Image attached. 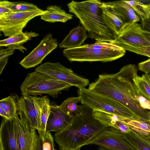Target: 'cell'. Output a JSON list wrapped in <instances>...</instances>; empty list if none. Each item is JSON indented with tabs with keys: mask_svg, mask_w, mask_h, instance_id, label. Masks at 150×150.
I'll use <instances>...</instances> for the list:
<instances>
[{
	"mask_svg": "<svg viewBox=\"0 0 150 150\" xmlns=\"http://www.w3.org/2000/svg\"><path fill=\"white\" fill-rule=\"evenodd\" d=\"M137 75L135 64H128L114 74H102L88 89L109 97L128 108L139 118L150 120L149 111L142 108L137 99L142 95L134 80Z\"/></svg>",
	"mask_w": 150,
	"mask_h": 150,
	"instance_id": "obj_1",
	"label": "cell"
},
{
	"mask_svg": "<svg viewBox=\"0 0 150 150\" xmlns=\"http://www.w3.org/2000/svg\"><path fill=\"white\" fill-rule=\"evenodd\" d=\"M79 107V112L74 116L69 124L54 134V140L61 150H80L108 127L93 117L92 109L82 104Z\"/></svg>",
	"mask_w": 150,
	"mask_h": 150,
	"instance_id": "obj_2",
	"label": "cell"
},
{
	"mask_svg": "<svg viewBox=\"0 0 150 150\" xmlns=\"http://www.w3.org/2000/svg\"><path fill=\"white\" fill-rule=\"evenodd\" d=\"M102 3L97 0L80 2L72 1L67 6L69 12L79 19L88 32V37L96 42H110L115 38L103 20L101 7Z\"/></svg>",
	"mask_w": 150,
	"mask_h": 150,
	"instance_id": "obj_3",
	"label": "cell"
},
{
	"mask_svg": "<svg viewBox=\"0 0 150 150\" xmlns=\"http://www.w3.org/2000/svg\"><path fill=\"white\" fill-rule=\"evenodd\" d=\"M112 45L108 42H96L94 43L84 44L71 49H65L63 55L69 61L111 62L125 54L126 50L118 47L110 49Z\"/></svg>",
	"mask_w": 150,
	"mask_h": 150,
	"instance_id": "obj_4",
	"label": "cell"
},
{
	"mask_svg": "<svg viewBox=\"0 0 150 150\" xmlns=\"http://www.w3.org/2000/svg\"><path fill=\"white\" fill-rule=\"evenodd\" d=\"M71 86L67 83L35 71L27 74L20 89L22 95L37 96L47 94L54 98L62 91L68 90Z\"/></svg>",
	"mask_w": 150,
	"mask_h": 150,
	"instance_id": "obj_5",
	"label": "cell"
},
{
	"mask_svg": "<svg viewBox=\"0 0 150 150\" xmlns=\"http://www.w3.org/2000/svg\"><path fill=\"white\" fill-rule=\"evenodd\" d=\"M77 93L81 104L93 110L112 113L129 119L141 118L125 105L109 97L86 88H79Z\"/></svg>",
	"mask_w": 150,
	"mask_h": 150,
	"instance_id": "obj_6",
	"label": "cell"
},
{
	"mask_svg": "<svg viewBox=\"0 0 150 150\" xmlns=\"http://www.w3.org/2000/svg\"><path fill=\"white\" fill-rule=\"evenodd\" d=\"M35 71L79 88H85L89 84L88 79L78 75L71 69L66 67L58 62L44 63L36 68Z\"/></svg>",
	"mask_w": 150,
	"mask_h": 150,
	"instance_id": "obj_7",
	"label": "cell"
},
{
	"mask_svg": "<svg viewBox=\"0 0 150 150\" xmlns=\"http://www.w3.org/2000/svg\"><path fill=\"white\" fill-rule=\"evenodd\" d=\"M47 12V10L39 8L31 11L13 12L0 16V30L4 36L8 37L22 33L23 29L30 20Z\"/></svg>",
	"mask_w": 150,
	"mask_h": 150,
	"instance_id": "obj_8",
	"label": "cell"
},
{
	"mask_svg": "<svg viewBox=\"0 0 150 150\" xmlns=\"http://www.w3.org/2000/svg\"><path fill=\"white\" fill-rule=\"evenodd\" d=\"M18 114L20 120L28 123L39 132L40 129L41 109L44 96L22 95L16 96Z\"/></svg>",
	"mask_w": 150,
	"mask_h": 150,
	"instance_id": "obj_9",
	"label": "cell"
},
{
	"mask_svg": "<svg viewBox=\"0 0 150 150\" xmlns=\"http://www.w3.org/2000/svg\"><path fill=\"white\" fill-rule=\"evenodd\" d=\"M95 144L110 150H137L128 142L125 134L107 127L86 144Z\"/></svg>",
	"mask_w": 150,
	"mask_h": 150,
	"instance_id": "obj_10",
	"label": "cell"
},
{
	"mask_svg": "<svg viewBox=\"0 0 150 150\" xmlns=\"http://www.w3.org/2000/svg\"><path fill=\"white\" fill-rule=\"evenodd\" d=\"M58 46L57 39L53 38L51 33H48L38 45L19 64L26 69L34 67L40 64L45 57Z\"/></svg>",
	"mask_w": 150,
	"mask_h": 150,
	"instance_id": "obj_11",
	"label": "cell"
},
{
	"mask_svg": "<svg viewBox=\"0 0 150 150\" xmlns=\"http://www.w3.org/2000/svg\"><path fill=\"white\" fill-rule=\"evenodd\" d=\"M142 26L137 23L130 24L122 30L119 35L110 43L117 46L126 44L137 47L150 45V41L144 35Z\"/></svg>",
	"mask_w": 150,
	"mask_h": 150,
	"instance_id": "obj_12",
	"label": "cell"
},
{
	"mask_svg": "<svg viewBox=\"0 0 150 150\" xmlns=\"http://www.w3.org/2000/svg\"><path fill=\"white\" fill-rule=\"evenodd\" d=\"M17 116L3 118L0 129V150H20L18 142Z\"/></svg>",
	"mask_w": 150,
	"mask_h": 150,
	"instance_id": "obj_13",
	"label": "cell"
},
{
	"mask_svg": "<svg viewBox=\"0 0 150 150\" xmlns=\"http://www.w3.org/2000/svg\"><path fill=\"white\" fill-rule=\"evenodd\" d=\"M73 117L64 112L59 106L50 105L46 124V132H53L55 133L61 131L69 124Z\"/></svg>",
	"mask_w": 150,
	"mask_h": 150,
	"instance_id": "obj_14",
	"label": "cell"
},
{
	"mask_svg": "<svg viewBox=\"0 0 150 150\" xmlns=\"http://www.w3.org/2000/svg\"><path fill=\"white\" fill-rule=\"evenodd\" d=\"M101 7L104 22L115 39L125 26L124 21L112 5L103 2Z\"/></svg>",
	"mask_w": 150,
	"mask_h": 150,
	"instance_id": "obj_15",
	"label": "cell"
},
{
	"mask_svg": "<svg viewBox=\"0 0 150 150\" xmlns=\"http://www.w3.org/2000/svg\"><path fill=\"white\" fill-rule=\"evenodd\" d=\"M93 117L101 123L112 127L122 133L127 134L131 130L124 122L125 117L117 115L106 112L93 110Z\"/></svg>",
	"mask_w": 150,
	"mask_h": 150,
	"instance_id": "obj_16",
	"label": "cell"
},
{
	"mask_svg": "<svg viewBox=\"0 0 150 150\" xmlns=\"http://www.w3.org/2000/svg\"><path fill=\"white\" fill-rule=\"evenodd\" d=\"M18 142L20 150H30L36 129L29 124L17 119Z\"/></svg>",
	"mask_w": 150,
	"mask_h": 150,
	"instance_id": "obj_17",
	"label": "cell"
},
{
	"mask_svg": "<svg viewBox=\"0 0 150 150\" xmlns=\"http://www.w3.org/2000/svg\"><path fill=\"white\" fill-rule=\"evenodd\" d=\"M87 32L82 25L73 28L59 44V47L71 49L81 46L87 38Z\"/></svg>",
	"mask_w": 150,
	"mask_h": 150,
	"instance_id": "obj_18",
	"label": "cell"
},
{
	"mask_svg": "<svg viewBox=\"0 0 150 150\" xmlns=\"http://www.w3.org/2000/svg\"><path fill=\"white\" fill-rule=\"evenodd\" d=\"M112 5L114 9L122 19L125 26L134 23H137L140 18L134 12L131 6L125 0L107 2Z\"/></svg>",
	"mask_w": 150,
	"mask_h": 150,
	"instance_id": "obj_19",
	"label": "cell"
},
{
	"mask_svg": "<svg viewBox=\"0 0 150 150\" xmlns=\"http://www.w3.org/2000/svg\"><path fill=\"white\" fill-rule=\"evenodd\" d=\"M46 13L41 15V19L50 23L61 22L65 23L72 19L73 15L67 13L65 11L57 6L50 5L46 8Z\"/></svg>",
	"mask_w": 150,
	"mask_h": 150,
	"instance_id": "obj_20",
	"label": "cell"
},
{
	"mask_svg": "<svg viewBox=\"0 0 150 150\" xmlns=\"http://www.w3.org/2000/svg\"><path fill=\"white\" fill-rule=\"evenodd\" d=\"M125 134L128 142L137 150H150V140L146 137L132 129Z\"/></svg>",
	"mask_w": 150,
	"mask_h": 150,
	"instance_id": "obj_21",
	"label": "cell"
},
{
	"mask_svg": "<svg viewBox=\"0 0 150 150\" xmlns=\"http://www.w3.org/2000/svg\"><path fill=\"white\" fill-rule=\"evenodd\" d=\"M124 122L132 130L146 137L150 135V120L142 118L131 119L125 118Z\"/></svg>",
	"mask_w": 150,
	"mask_h": 150,
	"instance_id": "obj_22",
	"label": "cell"
},
{
	"mask_svg": "<svg viewBox=\"0 0 150 150\" xmlns=\"http://www.w3.org/2000/svg\"><path fill=\"white\" fill-rule=\"evenodd\" d=\"M39 35V34L32 31L23 32L1 40L0 46L7 47L11 45H23L28 41L30 40L32 38L37 37Z\"/></svg>",
	"mask_w": 150,
	"mask_h": 150,
	"instance_id": "obj_23",
	"label": "cell"
},
{
	"mask_svg": "<svg viewBox=\"0 0 150 150\" xmlns=\"http://www.w3.org/2000/svg\"><path fill=\"white\" fill-rule=\"evenodd\" d=\"M50 100L47 96H44L41 109V125L38 134L40 139L44 142L46 133V126L50 114Z\"/></svg>",
	"mask_w": 150,
	"mask_h": 150,
	"instance_id": "obj_24",
	"label": "cell"
},
{
	"mask_svg": "<svg viewBox=\"0 0 150 150\" xmlns=\"http://www.w3.org/2000/svg\"><path fill=\"white\" fill-rule=\"evenodd\" d=\"M0 4L10 9L13 12L31 11L39 9L35 5L24 1L13 2L7 0H0Z\"/></svg>",
	"mask_w": 150,
	"mask_h": 150,
	"instance_id": "obj_25",
	"label": "cell"
},
{
	"mask_svg": "<svg viewBox=\"0 0 150 150\" xmlns=\"http://www.w3.org/2000/svg\"><path fill=\"white\" fill-rule=\"evenodd\" d=\"M134 80L142 95L150 101V75L147 73L141 76L137 75Z\"/></svg>",
	"mask_w": 150,
	"mask_h": 150,
	"instance_id": "obj_26",
	"label": "cell"
},
{
	"mask_svg": "<svg viewBox=\"0 0 150 150\" xmlns=\"http://www.w3.org/2000/svg\"><path fill=\"white\" fill-rule=\"evenodd\" d=\"M16 96H11L1 99L0 108L9 115L11 118L18 116Z\"/></svg>",
	"mask_w": 150,
	"mask_h": 150,
	"instance_id": "obj_27",
	"label": "cell"
},
{
	"mask_svg": "<svg viewBox=\"0 0 150 150\" xmlns=\"http://www.w3.org/2000/svg\"><path fill=\"white\" fill-rule=\"evenodd\" d=\"M80 102L79 96L70 97L64 101L59 107L67 114L74 116L80 111L79 106L78 105L77 103Z\"/></svg>",
	"mask_w": 150,
	"mask_h": 150,
	"instance_id": "obj_28",
	"label": "cell"
},
{
	"mask_svg": "<svg viewBox=\"0 0 150 150\" xmlns=\"http://www.w3.org/2000/svg\"><path fill=\"white\" fill-rule=\"evenodd\" d=\"M125 1L131 6L141 20L149 18V9L147 4H144L138 1Z\"/></svg>",
	"mask_w": 150,
	"mask_h": 150,
	"instance_id": "obj_29",
	"label": "cell"
},
{
	"mask_svg": "<svg viewBox=\"0 0 150 150\" xmlns=\"http://www.w3.org/2000/svg\"><path fill=\"white\" fill-rule=\"evenodd\" d=\"M117 46L125 50L135 53L137 54L148 57L150 58V45L145 47H137L130 45L121 44Z\"/></svg>",
	"mask_w": 150,
	"mask_h": 150,
	"instance_id": "obj_30",
	"label": "cell"
},
{
	"mask_svg": "<svg viewBox=\"0 0 150 150\" xmlns=\"http://www.w3.org/2000/svg\"><path fill=\"white\" fill-rule=\"evenodd\" d=\"M54 138L50 132H47L43 143L44 150H57L54 148Z\"/></svg>",
	"mask_w": 150,
	"mask_h": 150,
	"instance_id": "obj_31",
	"label": "cell"
},
{
	"mask_svg": "<svg viewBox=\"0 0 150 150\" xmlns=\"http://www.w3.org/2000/svg\"><path fill=\"white\" fill-rule=\"evenodd\" d=\"M30 150H44L43 142L36 132L33 140Z\"/></svg>",
	"mask_w": 150,
	"mask_h": 150,
	"instance_id": "obj_32",
	"label": "cell"
},
{
	"mask_svg": "<svg viewBox=\"0 0 150 150\" xmlns=\"http://www.w3.org/2000/svg\"><path fill=\"white\" fill-rule=\"evenodd\" d=\"M137 99L139 103L140 106L143 109L150 110V101L142 96H137Z\"/></svg>",
	"mask_w": 150,
	"mask_h": 150,
	"instance_id": "obj_33",
	"label": "cell"
},
{
	"mask_svg": "<svg viewBox=\"0 0 150 150\" xmlns=\"http://www.w3.org/2000/svg\"><path fill=\"white\" fill-rule=\"evenodd\" d=\"M139 70L145 73L150 72V58L144 61L139 63L138 64Z\"/></svg>",
	"mask_w": 150,
	"mask_h": 150,
	"instance_id": "obj_34",
	"label": "cell"
},
{
	"mask_svg": "<svg viewBox=\"0 0 150 150\" xmlns=\"http://www.w3.org/2000/svg\"><path fill=\"white\" fill-rule=\"evenodd\" d=\"M15 50H9L6 49H1L0 50V59L8 57L13 54Z\"/></svg>",
	"mask_w": 150,
	"mask_h": 150,
	"instance_id": "obj_35",
	"label": "cell"
},
{
	"mask_svg": "<svg viewBox=\"0 0 150 150\" xmlns=\"http://www.w3.org/2000/svg\"><path fill=\"white\" fill-rule=\"evenodd\" d=\"M141 21L142 30L150 33V18Z\"/></svg>",
	"mask_w": 150,
	"mask_h": 150,
	"instance_id": "obj_36",
	"label": "cell"
},
{
	"mask_svg": "<svg viewBox=\"0 0 150 150\" xmlns=\"http://www.w3.org/2000/svg\"><path fill=\"white\" fill-rule=\"evenodd\" d=\"M13 12L10 9L0 4V16H5Z\"/></svg>",
	"mask_w": 150,
	"mask_h": 150,
	"instance_id": "obj_37",
	"label": "cell"
},
{
	"mask_svg": "<svg viewBox=\"0 0 150 150\" xmlns=\"http://www.w3.org/2000/svg\"><path fill=\"white\" fill-rule=\"evenodd\" d=\"M8 58H4L0 59V74H1L7 63Z\"/></svg>",
	"mask_w": 150,
	"mask_h": 150,
	"instance_id": "obj_38",
	"label": "cell"
},
{
	"mask_svg": "<svg viewBox=\"0 0 150 150\" xmlns=\"http://www.w3.org/2000/svg\"><path fill=\"white\" fill-rule=\"evenodd\" d=\"M0 115L3 118L6 119H11L8 114L1 108H0Z\"/></svg>",
	"mask_w": 150,
	"mask_h": 150,
	"instance_id": "obj_39",
	"label": "cell"
},
{
	"mask_svg": "<svg viewBox=\"0 0 150 150\" xmlns=\"http://www.w3.org/2000/svg\"><path fill=\"white\" fill-rule=\"evenodd\" d=\"M142 32L145 36L150 41V33L143 30Z\"/></svg>",
	"mask_w": 150,
	"mask_h": 150,
	"instance_id": "obj_40",
	"label": "cell"
},
{
	"mask_svg": "<svg viewBox=\"0 0 150 150\" xmlns=\"http://www.w3.org/2000/svg\"><path fill=\"white\" fill-rule=\"evenodd\" d=\"M98 150H110L104 147L101 146H99L98 148Z\"/></svg>",
	"mask_w": 150,
	"mask_h": 150,
	"instance_id": "obj_41",
	"label": "cell"
},
{
	"mask_svg": "<svg viewBox=\"0 0 150 150\" xmlns=\"http://www.w3.org/2000/svg\"><path fill=\"white\" fill-rule=\"evenodd\" d=\"M147 5L149 8V18H150V3L147 4Z\"/></svg>",
	"mask_w": 150,
	"mask_h": 150,
	"instance_id": "obj_42",
	"label": "cell"
},
{
	"mask_svg": "<svg viewBox=\"0 0 150 150\" xmlns=\"http://www.w3.org/2000/svg\"><path fill=\"white\" fill-rule=\"evenodd\" d=\"M148 138L150 140V135L147 137H146Z\"/></svg>",
	"mask_w": 150,
	"mask_h": 150,
	"instance_id": "obj_43",
	"label": "cell"
},
{
	"mask_svg": "<svg viewBox=\"0 0 150 150\" xmlns=\"http://www.w3.org/2000/svg\"><path fill=\"white\" fill-rule=\"evenodd\" d=\"M150 75V72L147 73Z\"/></svg>",
	"mask_w": 150,
	"mask_h": 150,
	"instance_id": "obj_44",
	"label": "cell"
},
{
	"mask_svg": "<svg viewBox=\"0 0 150 150\" xmlns=\"http://www.w3.org/2000/svg\"><path fill=\"white\" fill-rule=\"evenodd\" d=\"M149 115H150V111H149Z\"/></svg>",
	"mask_w": 150,
	"mask_h": 150,
	"instance_id": "obj_45",
	"label": "cell"
},
{
	"mask_svg": "<svg viewBox=\"0 0 150 150\" xmlns=\"http://www.w3.org/2000/svg\"><path fill=\"white\" fill-rule=\"evenodd\" d=\"M80 150V149H78V150Z\"/></svg>",
	"mask_w": 150,
	"mask_h": 150,
	"instance_id": "obj_46",
	"label": "cell"
}]
</instances>
